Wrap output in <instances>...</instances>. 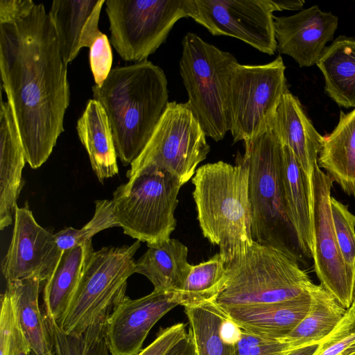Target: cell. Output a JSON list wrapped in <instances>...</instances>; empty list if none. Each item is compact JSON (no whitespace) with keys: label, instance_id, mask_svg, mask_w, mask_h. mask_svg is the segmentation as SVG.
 I'll use <instances>...</instances> for the list:
<instances>
[{"label":"cell","instance_id":"cell-1","mask_svg":"<svg viewBox=\"0 0 355 355\" xmlns=\"http://www.w3.org/2000/svg\"><path fill=\"white\" fill-rule=\"evenodd\" d=\"M1 85L32 168L49 157L70 103L67 64L43 3L28 0L15 15L0 19Z\"/></svg>","mask_w":355,"mask_h":355},{"label":"cell","instance_id":"cell-2","mask_svg":"<svg viewBox=\"0 0 355 355\" xmlns=\"http://www.w3.org/2000/svg\"><path fill=\"white\" fill-rule=\"evenodd\" d=\"M167 83L162 69L147 60L115 67L101 87H92L123 166L138 157L152 136L168 103Z\"/></svg>","mask_w":355,"mask_h":355},{"label":"cell","instance_id":"cell-3","mask_svg":"<svg viewBox=\"0 0 355 355\" xmlns=\"http://www.w3.org/2000/svg\"><path fill=\"white\" fill-rule=\"evenodd\" d=\"M248 180L243 156L236 165L223 161L202 165L192 178L200 229L219 247L225 265L243 255L253 243Z\"/></svg>","mask_w":355,"mask_h":355},{"label":"cell","instance_id":"cell-4","mask_svg":"<svg viewBox=\"0 0 355 355\" xmlns=\"http://www.w3.org/2000/svg\"><path fill=\"white\" fill-rule=\"evenodd\" d=\"M253 242L300 260L302 253L287 213L282 182L284 146L272 128L244 142Z\"/></svg>","mask_w":355,"mask_h":355},{"label":"cell","instance_id":"cell-5","mask_svg":"<svg viewBox=\"0 0 355 355\" xmlns=\"http://www.w3.org/2000/svg\"><path fill=\"white\" fill-rule=\"evenodd\" d=\"M315 286L297 258L253 242L226 265V280L214 302L222 308L282 302L309 294Z\"/></svg>","mask_w":355,"mask_h":355},{"label":"cell","instance_id":"cell-6","mask_svg":"<svg viewBox=\"0 0 355 355\" xmlns=\"http://www.w3.org/2000/svg\"><path fill=\"white\" fill-rule=\"evenodd\" d=\"M180 73L189 103L206 135L216 141L230 131L227 90L230 78L239 64L222 51L193 33L182 39Z\"/></svg>","mask_w":355,"mask_h":355},{"label":"cell","instance_id":"cell-7","mask_svg":"<svg viewBox=\"0 0 355 355\" xmlns=\"http://www.w3.org/2000/svg\"><path fill=\"white\" fill-rule=\"evenodd\" d=\"M141 246H109L89 256L72 300L58 324L67 334L78 336L87 328L108 320L125 295L128 278L135 273V254Z\"/></svg>","mask_w":355,"mask_h":355},{"label":"cell","instance_id":"cell-8","mask_svg":"<svg viewBox=\"0 0 355 355\" xmlns=\"http://www.w3.org/2000/svg\"><path fill=\"white\" fill-rule=\"evenodd\" d=\"M182 183L170 173L150 169L122 184L113 193L114 214L123 233L148 247L170 239Z\"/></svg>","mask_w":355,"mask_h":355},{"label":"cell","instance_id":"cell-9","mask_svg":"<svg viewBox=\"0 0 355 355\" xmlns=\"http://www.w3.org/2000/svg\"><path fill=\"white\" fill-rule=\"evenodd\" d=\"M206 134L189 103L168 102L152 136L126 176L132 180L144 171L160 169L184 184L210 151Z\"/></svg>","mask_w":355,"mask_h":355},{"label":"cell","instance_id":"cell-10","mask_svg":"<svg viewBox=\"0 0 355 355\" xmlns=\"http://www.w3.org/2000/svg\"><path fill=\"white\" fill-rule=\"evenodd\" d=\"M282 56L259 65L238 64L227 90L230 131L234 142L247 141L272 128L281 98L288 89Z\"/></svg>","mask_w":355,"mask_h":355},{"label":"cell","instance_id":"cell-11","mask_svg":"<svg viewBox=\"0 0 355 355\" xmlns=\"http://www.w3.org/2000/svg\"><path fill=\"white\" fill-rule=\"evenodd\" d=\"M110 44L125 61L147 60L175 24L189 17V0H105Z\"/></svg>","mask_w":355,"mask_h":355},{"label":"cell","instance_id":"cell-12","mask_svg":"<svg viewBox=\"0 0 355 355\" xmlns=\"http://www.w3.org/2000/svg\"><path fill=\"white\" fill-rule=\"evenodd\" d=\"M189 16L213 35L239 39L259 51H277L269 0H189Z\"/></svg>","mask_w":355,"mask_h":355},{"label":"cell","instance_id":"cell-13","mask_svg":"<svg viewBox=\"0 0 355 355\" xmlns=\"http://www.w3.org/2000/svg\"><path fill=\"white\" fill-rule=\"evenodd\" d=\"M334 181L318 165L313 175L314 239L312 258L320 285L345 309L353 303L355 272L346 263L334 231L331 210Z\"/></svg>","mask_w":355,"mask_h":355},{"label":"cell","instance_id":"cell-14","mask_svg":"<svg viewBox=\"0 0 355 355\" xmlns=\"http://www.w3.org/2000/svg\"><path fill=\"white\" fill-rule=\"evenodd\" d=\"M61 254L55 234L37 223L28 204L17 207L12 239L1 266L6 283L29 277L45 282Z\"/></svg>","mask_w":355,"mask_h":355},{"label":"cell","instance_id":"cell-15","mask_svg":"<svg viewBox=\"0 0 355 355\" xmlns=\"http://www.w3.org/2000/svg\"><path fill=\"white\" fill-rule=\"evenodd\" d=\"M178 305L173 292L154 290L135 300L125 295L107 320L106 337L110 354H139L152 327Z\"/></svg>","mask_w":355,"mask_h":355},{"label":"cell","instance_id":"cell-16","mask_svg":"<svg viewBox=\"0 0 355 355\" xmlns=\"http://www.w3.org/2000/svg\"><path fill=\"white\" fill-rule=\"evenodd\" d=\"M277 50L300 67L316 64L326 44L334 40L338 17L314 5L290 16L274 17Z\"/></svg>","mask_w":355,"mask_h":355},{"label":"cell","instance_id":"cell-17","mask_svg":"<svg viewBox=\"0 0 355 355\" xmlns=\"http://www.w3.org/2000/svg\"><path fill=\"white\" fill-rule=\"evenodd\" d=\"M105 0H54L49 17L58 37L64 61L68 64L83 47L90 48L103 34L98 28Z\"/></svg>","mask_w":355,"mask_h":355},{"label":"cell","instance_id":"cell-18","mask_svg":"<svg viewBox=\"0 0 355 355\" xmlns=\"http://www.w3.org/2000/svg\"><path fill=\"white\" fill-rule=\"evenodd\" d=\"M24 148L10 103L0 105V229L12 223L22 188L26 162Z\"/></svg>","mask_w":355,"mask_h":355},{"label":"cell","instance_id":"cell-19","mask_svg":"<svg viewBox=\"0 0 355 355\" xmlns=\"http://www.w3.org/2000/svg\"><path fill=\"white\" fill-rule=\"evenodd\" d=\"M272 128L283 145L291 149L308 178L313 182L323 136L313 126L297 97L288 89L281 98Z\"/></svg>","mask_w":355,"mask_h":355},{"label":"cell","instance_id":"cell-20","mask_svg":"<svg viewBox=\"0 0 355 355\" xmlns=\"http://www.w3.org/2000/svg\"><path fill=\"white\" fill-rule=\"evenodd\" d=\"M312 291L299 298L282 302L221 308L241 329L262 337L282 338L294 329L307 314Z\"/></svg>","mask_w":355,"mask_h":355},{"label":"cell","instance_id":"cell-21","mask_svg":"<svg viewBox=\"0 0 355 355\" xmlns=\"http://www.w3.org/2000/svg\"><path fill=\"white\" fill-rule=\"evenodd\" d=\"M283 146L282 182L287 213L302 254L312 257L314 239L313 184L291 149Z\"/></svg>","mask_w":355,"mask_h":355},{"label":"cell","instance_id":"cell-22","mask_svg":"<svg viewBox=\"0 0 355 355\" xmlns=\"http://www.w3.org/2000/svg\"><path fill=\"white\" fill-rule=\"evenodd\" d=\"M318 165L355 200V108L341 111L334 130L323 136Z\"/></svg>","mask_w":355,"mask_h":355},{"label":"cell","instance_id":"cell-23","mask_svg":"<svg viewBox=\"0 0 355 355\" xmlns=\"http://www.w3.org/2000/svg\"><path fill=\"white\" fill-rule=\"evenodd\" d=\"M76 130L100 182L119 173L117 155L107 116L95 99L88 101Z\"/></svg>","mask_w":355,"mask_h":355},{"label":"cell","instance_id":"cell-24","mask_svg":"<svg viewBox=\"0 0 355 355\" xmlns=\"http://www.w3.org/2000/svg\"><path fill=\"white\" fill-rule=\"evenodd\" d=\"M94 251L92 241L62 251L53 272L45 282L44 312L58 324L69 306L88 259Z\"/></svg>","mask_w":355,"mask_h":355},{"label":"cell","instance_id":"cell-25","mask_svg":"<svg viewBox=\"0 0 355 355\" xmlns=\"http://www.w3.org/2000/svg\"><path fill=\"white\" fill-rule=\"evenodd\" d=\"M316 65L324 79L325 93L339 106L355 108V37L334 40Z\"/></svg>","mask_w":355,"mask_h":355},{"label":"cell","instance_id":"cell-26","mask_svg":"<svg viewBox=\"0 0 355 355\" xmlns=\"http://www.w3.org/2000/svg\"><path fill=\"white\" fill-rule=\"evenodd\" d=\"M188 248L178 239H169L148 247L135 263V273L146 277L154 290L175 293L183 285L192 265L187 261Z\"/></svg>","mask_w":355,"mask_h":355},{"label":"cell","instance_id":"cell-27","mask_svg":"<svg viewBox=\"0 0 355 355\" xmlns=\"http://www.w3.org/2000/svg\"><path fill=\"white\" fill-rule=\"evenodd\" d=\"M42 282L37 277L7 282L12 293L17 316L30 349V355H54V347L44 313L39 305Z\"/></svg>","mask_w":355,"mask_h":355},{"label":"cell","instance_id":"cell-28","mask_svg":"<svg viewBox=\"0 0 355 355\" xmlns=\"http://www.w3.org/2000/svg\"><path fill=\"white\" fill-rule=\"evenodd\" d=\"M347 309L321 285L311 293L309 310L302 320L282 338L292 349L319 345L336 328Z\"/></svg>","mask_w":355,"mask_h":355},{"label":"cell","instance_id":"cell-29","mask_svg":"<svg viewBox=\"0 0 355 355\" xmlns=\"http://www.w3.org/2000/svg\"><path fill=\"white\" fill-rule=\"evenodd\" d=\"M188 335L195 355H235V345L221 337V325L228 316L214 301L185 307Z\"/></svg>","mask_w":355,"mask_h":355},{"label":"cell","instance_id":"cell-30","mask_svg":"<svg viewBox=\"0 0 355 355\" xmlns=\"http://www.w3.org/2000/svg\"><path fill=\"white\" fill-rule=\"evenodd\" d=\"M226 280V265L218 253L208 261L192 265L182 287L174 293L179 305L198 306L215 301Z\"/></svg>","mask_w":355,"mask_h":355},{"label":"cell","instance_id":"cell-31","mask_svg":"<svg viewBox=\"0 0 355 355\" xmlns=\"http://www.w3.org/2000/svg\"><path fill=\"white\" fill-rule=\"evenodd\" d=\"M45 318L54 355H110L106 337L107 321L92 325L80 335L72 336L65 334L54 320L46 315Z\"/></svg>","mask_w":355,"mask_h":355},{"label":"cell","instance_id":"cell-32","mask_svg":"<svg viewBox=\"0 0 355 355\" xmlns=\"http://www.w3.org/2000/svg\"><path fill=\"white\" fill-rule=\"evenodd\" d=\"M92 219L80 229L66 227L55 234L57 245L62 252L92 241L97 233L106 229L119 227L112 200H96Z\"/></svg>","mask_w":355,"mask_h":355},{"label":"cell","instance_id":"cell-33","mask_svg":"<svg viewBox=\"0 0 355 355\" xmlns=\"http://www.w3.org/2000/svg\"><path fill=\"white\" fill-rule=\"evenodd\" d=\"M331 216L338 243L346 263L355 272V215L334 197L330 200Z\"/></svg>","mask_w":355,"mask_h":355},{"label":"cell","instance_id":"cell-34","mask_svg":"<svg viewBox=\"0 0 355 355\" xmlns=\"http://www.w3.org/2000/svg\"><path fill=\"white\" fill-rule=\"evenodd\" d=\"M355 352V306L352 305L319 345L313 355H350Z\"/></svg>","mask_w":355,"mask_h":355},{"label":"cell","instance_id":"cell-35","mask_svg":"<svg viewBox=\"0 0 355 355\" xmlns=\"http://www.w3.org/2000/svg\"><path fill=\"white\" fill-rule=\"evenodd\" d=\"M290 344L282 338L262 337L241 329L235 345V355H287Z\"/></svg>","mask_w":355,"mask_h":355},{"label":"cell","instance_id":"cell-36","mask_svg":"<svg viewBox=\"0 0 355 355\" xmlns=\"http://www.w3.org/2000/svg\"><path fill=\"white\" fill-rule=\"evenodd\" d=\"M89 57L95 85L101 87L112 69L111 44L105 34L103 33L93 43Z\"/></svg>","mask_w":355,"mask_h":355},{"label":"cell","instance_id":"cell-37","mask_svg":"<svg viewBox=\"0 0 355 355\" xmlns=\"http://www.w3.org/2000/svg\"><path fill=\"white\" fill-rule=\"evenodd\" d=\"M17 323L15 302L12 293L6 288L1 297L0 355H9Z\"/></svg>","mask_w":355,"mask_h":355},{"label":"cell","instance_id":"cell-38","mask_svg":"<svg viewBox=\"0 0 355 355\" xmlns=\"http://www.w3.org/2000/svg\"><path fill=\"white\" fill-rule=\"evenodd\" d=\"M186 324L177 323L166 328H161L155 339L137 355H164L177 342L186 336Z\"/></svg>","mask_w":355,"mask_h":355},{"label":"cell","instance_id":"cell-39","mask_svg":"<svg viewBox=\"0 0 355 355\" xmlns=\"http://www.w3.org/2000/svg\"><path fill=\"white\" fill-rule=\"evenodd\" d=\"M9 355H30V349L18 320L14 331Z\"/></svg>","mask_w":355,"mask_h":355},{"label":"cell","instance_id":"cell-40","mask_svg":"<svg viewBox=\"0 0 355 355\" xmlns=\"http://www.w3.org/2000/svg\"><path fill=\"white\" fill-rule=\"evenodd\" d=\"M220 334L225 342L235 345L240 338L241 329L227 318L221 325Z\"/></svg>","mask_w":355,"mask_h":355},{"label":"cell","instance_id":"cell-41","mask_svg":"<svg viewBox=\"0 0 355 355\" xmlns=\"http://www.w3.org/2000/svg\"><path fill=\"white\" fill-rule=\"evenodd\" d=\"M164 355H195L188 333L186 336L173 345Z\"/></svg>","mask_w":355,"mask_h":355},{"label":"cell","instance_id":"cell-42","mask_svg":"<svg viewBox=\"0 0 355 355\" xmlns=\"http://www.w3.org/2000/svg\"><path fill=\"white\" fill-rule=\"evenodd\" d=\"M273 11L300 10L302 8L305 1L304 0H269Z\"/></svg>","mask_w":355,"mask_h":355},{"label":"cell","instance_id":"cell-43","mask_svg":"<svg viewBox=\"0 0 355 355\" xmlns=\"http://www.w3.org/2000/svg\"><path fill=\"white\" fill-rule=\"evenodd\" d=\"M318 347V345H313L293 349L287 355H313Z\"/></svg>","mask_w":355,"mask_h":355},{"label":"cell","instance_id":"cell-44","mask_svg":"<svg viewBox=\"0 0 355 355\" xmlns=\"http://www.w3.org/2000/svg\"><path fill=\"white\" fill-rule=\"evenodd\" d=\"M352 305H354L355 306V290H354V300H353Z\"/></svg>","mask_w":355,"mask_h":355},{"label":"cell","instance_id":"cell-45","mask_svg":"<svg viewBox=\"0 0 355 355\" xmlns=\"http://www.w3.org/2000/svg\"><path fill=\"white\" fill-rule=\"evenodd\" d=\"M350 355H355V352H354L353 354H350Z\"/></svg>","mask_w":355,"mask_h":355}]
</instances>
